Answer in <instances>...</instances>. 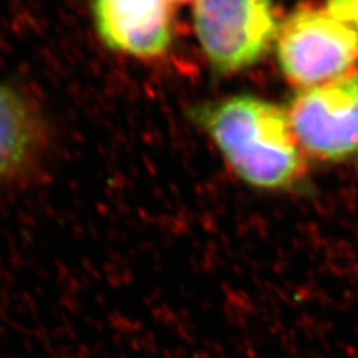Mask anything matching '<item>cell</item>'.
Listing matches in <instances>:
<instances>
[{
  "mask_svg": "<svg viewBox=\"0 0 358 358\" xmlns=\"http://www.w3.org/2000/svg\"><path fill=\"white\" fill-rule=\"evenodd\" d=\"M192 117L248 185L285 189L306 175L305 152L281 106L241 94L201 105Z\"/></svg>",
  "mask_w": 358,
  "mask_h": 358,
  "instance_id": "1",
  "label": "cell"
},
{
  "mask_svg": "<svg viewBox=\"0 0 358 358\" xmlns=\"http://www.w3.org/2000/svg\"><path fill=\"white\" fill-rule=\"evenodd\" d=\"M275 48L285 80L297 90L308 88L355 71L358 31L326 6L303 3L279 24Z\"/></svg>",
  "mask_w": 358,
  "mask_h": 358,
  "instance_id": "2",
  "label": "cell"
},
{
  "mask_svg": "<svg viewBox=\"0 0 358 358\" xmlns=\"http://www.w3.org/2000/svg\"><path fill=\"white\" fill-rule=\"evenodd\" d=\"M193 20L201 51L222 75L262 62L281 24L273 0H194Z\"/></svg>",
  "mask_w": 358,
  "mask_h": 358,
  "instance_id": "3",
  "label": "cell"
},
{
  "mask_svg": "<svg viewBox=\"0 0 358 358\" xmlns=\"http://www.w3.org/2000/svg\"><path fill=\"white\" fill-rule=\"evenodd\" d=\"M285 114L301 151L327 163L358 157V71L300 88Z\"/></svg>",
  "mask_w": 358,
  "mask_h": 358,
  "instance_id": "4",
  "label": "cell"
},
{
  "mask_svg": "<svg viewBox=\"0 0 358 358\" xmlns=\"http://www.w3.org/2000/svg\"><path fill=\"white\" fill-rule=\"evenodd\" d=\"M96 31L112 51L155 59L173 41L172 5L167 0H93Z\"/></svg>",
  "mask_w": 358,
  "mask_h": 358,
  "instance_id": "5",
  "label": "cell"
},
{
  "mask_svg": "<svg viewBox=\"0 0 358 358\" xmlns=\"http://www.w3.org/2000/svg\"><path fill=\"white\" fill-rule=\"evenodd\" d=\"M48 150V122L20 88L0 83V184L31 173Z\"/></svg>",
  "mask_w": 358,
  "mask_h": 358,
  "instance_id": "6",
  "label": "cell"
},
{
  "mask_svg": "<svg viewBox=\"0 0 358 358\" xmlns=\"http://www.w3.org/2000/svg\"><path fill=\"white\" fill-rule=\"evenodd\" d=\"M326 9L346 26L358 31V0H326Z\"/></svg>",
  "mask_w": 358,
  "mask_h": 358,
  "instance_id": "7",
  "label": "cell"
},
{
  "mask_svg": "<svg viewBox=\"0 0 358 358\" xmlns=\"http://www.w3.org/2000/svg\"><path fill=\"white\" fill-rule=\"evenodd\" d=\"M167 2H169L171 5H172V3H181V5H184V3L194 2V0H167Z\"/></svg>",
  "mask_w": 358,
  "mask_h": 358,
  "instance_id": "8",
  "label": "cell"
}]
</instances>
